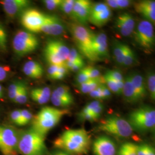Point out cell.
I'll use <instances>...</instances> for the list:
<instances>
[{
	"mask_svg": "<svg viewBox=\"0 0 155 155\" xmlns=\"http://www.w3.org/2000/svg\"><path fill=\"white\" fill-rule=\"evenodd\" d=\"M109 9L110 8L107 6L105 2H98V3L93 4L91 8L90 16L99 14L100 13L105 11Z\"/></svg>",
	"mask_w": 155,
	"mask_h": 155,
	"instance_id": "1f68e13d",
	"label": "cell"
},
{
	"mask_svg": "<svg viewBox=\"0 0 155 155\" xmlns=\"http://www.w3.org/2000/svg\"><path fill=\"white\" fill-rule=\"evenodd\" d=\"M1 2L6 14L10 17L25 11L30 5V1L27 0H4Z\"/></svg>",
	"mask_w": 155,
	"mask_h": 155,
	"instance_id": "e0dca14e",
	"label": "cell"
},
{
	"mask_svg": "<svg viewBox=\"0 0 155 155\" xmlns=\"http://www.w3.org/2000/svg\"><path fill=\"white\" fill-rule=\"evenodd\" d=\"M104 83V78L102 77L98 79H91L86 83L81 84H78V87L79 90L84 94H89L90 92L97 88L101 84Z\"/></svg>",
	"mask_w": 155,
	"mask_h": 155,
	"instance_id": "603a6c76",
	"label": "cell"
},
{
	"mask_svg": "<svg viewBox=\"0 0 155 155\" xmlns=\"http://www.w3.org/2000/svg\"><path fill=\"white\" fill-rule=\"evenodd\" d=\"M68 113V111L65 109L50 106L44 107L33 118L32 129L45 137Z\"/></svg>",
	"mask_w": 155,
	"mask_h": 155,
	"instance_id": "7a4b0ae2",
	"label": "cell"
},
{
	"mask_svg": "<svg viewBox=\"0 0 155 155\" xmlns=\"http://www.w3.org/2000/svg\"><path fill=\"white\" fill-rule=\"evenodd\" d=\"M75 79H76V82H77L78 84H81L88 82L91 79H90L87 76V75L86 74V72H84L83 68L81 70H80L79 71H78L77 75H76Z\"/></svg>",
	"mask_w": 155,
	"mask_h": 155,
	"instance_id": "ab89813d",
	"label": "cell"
},
{
	"mask_svg": "<svg viewBox=\"0 0 155 155\" xmlns=\"http://www.w3.org/2000/svg\"><path fill=\"white\" fill-rule=\"evenodd\" d=\"M39 40L33 33L25 31H18L13 39L12 45L17 55L31 54L39 46Z\"/></svg>",
	"mask_w": 155,
	"mask_h": 155,
	"instance_id": "ba28073f",
	"label": "cell"
},
{
	"mask_svg": "<svg viewBox=\"0 0 155 155\" xmlns=\"http://www.w3.org/2000/svg\"><path fill=\"white\" fill-rule=\"evenodd\" d=\"M64 25L61 19L54 15H45V22L40 32L52 36H59L64 33Z\"/></svg>",
	"mask_w": 155,
	"mask_h": 155,
	"instance_id": "9a60e30c",
	"label": "cell"
},
{
	"mask_svg": "<svg viewBox=\"0 0 155 155\" xmlns=\"http://www.w3.org/2000/svg\"><path fill=\"white\" fill-rule=\"evenodd\" d=\"M59 66L60 65H50V66L49 67L48 69V76L52 79L55 75L56 72L58 70Z\"/></svg>",
	"mask_w": 155,
	"mask_h": 155,
	"instance_id": "f907efd6",
	"label": "cell"
},
{
	"mask_svg": "<svg viewBox=\"0 0 155 155\" xmlns=\"http://www.w3.org/2000/svg\"><path fill=\"white\" fill-rule=\"evenodd\" d=\"M69 29L80 52L89 61H96L91 48L93 32L78 23L70 24Z\"/></svg>",
	"mask_w": 155,
	"mask_h": 155,
	"instance_id": "5b68a950",
	"label": "cell"
},
{
	"mask_svg": "<svg viewBox=\"0 0 155 155\" xmlns=\"http://www.w3.org/2000/svg\"><path fill=\"white\" fill-rule=\"evenodd\" d=\"M112 16V12L110 9L99 14L89 17V21L96 27H101L108 22Z\"/></svg>",
	"mask_w": 155,
	"mask_h": 155,
	"instance_id": "7402d4cb",
	"label": "cell"
},
{
	"mask_svg": "<svg viewBox=\"0 0 155 155\" xmlns=\"http://www.w3.org/2000/svg\"><path fill=\"white\" fill-rule=\"evenodd\" d=\"M35 90H36L39 93L41 94V95H43V97L50 99V97H51V90H50L49 87H45L36 88Z\"/></svg>",
	"mask_w": 155,
	"mask_h": 155,
	"instance_id": "bcb514c9",
	"label": "cell"
},
{
	"mask_svg": "<svg viewBox=\"0 0 155 155\" xmlns=\"http://www.w3.org/2000/svg\"><path fill=\"white\" fill-rule=\"evenodd\" d=\"M93 3L88 0H77L73 6L71 16L81 25H84L89 21Z\"/></svg>",
	"mask_w": 155,
	"mask_h": 155,
	"instance_id": "7c38bea8",
	"label": "cell"
},
{
	"mask_svg": "<svg viewBox=\"0 0 155 155\" xmlns=\"http://www.w3.org/2000/svg\"><path fill=\"white\" fill-rule=\"evenodd\" d=\"M53 92L60 97L74 101V98L70 92V89L67 86H61L56 88Z\"/></svg>",
	"mask_w": 155,
	"mask_h": 155,
	"instance_id": "83f0119b",
	"label": "cell"
},
{
	"mask_svg": "<svg viewBox=\"0 0 155 155\" xmlns=\"http://www.w3.org/2000/svg\"><path fill=\"white\" fill-rule=\"evenodd\" d=\"M83 70L84 72H86V74L87 75V76L91 79H98L101 78L100 71L93 67H84Z\"/></svg>",
	"mask_w": 155,
	"mask_h": 155,
	"instance_id": "8d00e7d4",
	"label": "cell"
},
{
	"mask_svg": "<svg viewBox=\"0 0 155 155\" xmlns=\"http://www.w3.org/2000/svg\"><path fill=\"white\" fill-rule=\"evenodd\" d=\"M11 120L16 125L21 126V118L20 110L13 111L11 114Z\"/></svg>",
	"mask_w": 155,
	"mask_h": 155,
	"instance_id": "b9f144b4",
	"label": "cell"
},
{
	"mask_svg": "<svg viewBox=\"0 0 155 155\" xmlns=\"http://www.w3.org/2000/svg\"><path fill=\"white\" fill-rule=\"evenodd\" d=\"M45 7L50 11H53L60 8L62 0H45L43 1Z\"/></svg>",
	"mask_w": 155,
	"mask_h": 155,
	"instance_id": "f35d334b",
	"label": "cell"
},
{
	"mask_svg": "<svg viewBox=\"0 0 155 155\" xmlns=\"http://www.w3.org/2000/svg\"><path fill=\"white\" fill-rule=\"evenodd\" d=\"M146 86L148 89L150 97L152 100L155 99V75L153 71L147 73L146 78Z\"/></svg>",
	"mask_w": 155,
	"mask_h": 155,
	"instance_id": "d4e9b609",
	"label": "cell"
},
{
	"mask_svg": "<svg viewBox=\"0 0 155 155\" xmlns=\"http://www.w3.org/2000/svg\"><path fill=\"white\" fill-rule=\"evenodd\" d=\"M2 94H3V89H2V87L0 84V98L2 97Z\"/></svg>",
	"mask_w": 155,
	"mask_h": 155,
	"instance_id": "9f6ffc18",
	"label": "cell"
},
{
	"mask_svg": "<svg viewBox=\"0 0 155 155\" xmlns=\"http://www.w3.org/2000/svg\"><path fill=\"white\" fill-rule=\"evenodd\" d=\"M79 117L84 120L89 121L91 122L97 121V120L95 118V117L91 113L84 110V109H83V110L79 113Z\"/></svg>",
	"mask_w": 155,
	"mask_h": 155,
	"instance_id": "ee69618b",
	"label": "cell"
},
{
	"mask_svg": "<svg viewBox=\"0 0 155 155\" xmlns=\"http://www.w3.org/2000/svg\"><path fill=\"white\" fill-rule=\"evenodd\" d=\"M23 72L28 77L33 79H39L43 77L44 70L43 67L38 62L30 61L25 63L23 67Z\"/></svg>",
	"mask_w": 155,
	"mask_h": 155,
	"instance_id": "ffe728a7",
	"label": "cell"
},
{
	"mask_svg": "<svg viewBox=\"0 0 155 155\" xmlns=\"http://www.w3.org/2000/svg\"><path fill=\"white\" fill-rule=\"evenodd\" d=\"M137 155H155V149L148 144L137 145Z\"/></svg>",
	"mask_w": 155,
	"mask_h": 155,
	"instance_id": "f1b7e54d",
	"label": "cell"
},
{
	"mask_svg": "<svg viewBox=\"0 0 155 155\" xmlns=\"http://www.w3.org/2000/svg\"><path fill=\"white\" fill-rule=\"evenodd\" d=\"M18 150L22 155H48L45 137L32 129L20 133Z\"/></svg>",
	"mask_w": 155,
	"mask_h": 155,
	"instance_id": "3957f363",
	"label": "cell"
},
{
	"mask_svg": "<svg viewBox=\"0 0 155 155\" xmlns=\"http://www.w3.org/2000/svg\"><path fill=\"white\" fill-rule=\"evenodd\" d=\"M103 78H104V83L105 84L106 86L108 89H109L110 91H112L113 93L118 95L122 94V91L117 87L116 81L115 80L109 77L106 74L103 77Z\"/></svg>",
	"mask_w": 155,
	"mask_h": 155,
	"instance_id": "4316f807",
	"label": "cell"
},
{
	"mask_svg": "<svg viewBox=\"0 0 155 155\" xmlns=\"http://www.w3.org/2000/svg\"><path fill=\"white\" fill-rule=\"evenodd\" d=\"M104 105L102 104H101L100 106L97 107L95 109H94L93 110L91 111V114L93 115V116L95 117V118L97 120L101 116V114L104 110Z\"/></svg>",
	"mask_w": 155,
	"mask_h": 155,
	"instance_id": "c3c4849f",
	"label": "cell"
},
{
	"mask_svg": "<svg viewBox=\"0 0 155 155\" xmlns=\"http://www.w3.org/2000/svg\"><path fill=\"white\" fill-rule=\"evenodd\" d=\"M31 97L32 99L40 105H43L47 103L50 99L45 98L39 93L35 89H33L31 92Z\"/></svg>",
	"mask_w": 155,
	"mask_h": 155,
	"instance_id": "e575fe53",
	"label": "cell"
},
{
	"mask_svg": "<svg viewBox=\"0 0 155 155\" xmlns=\"http://www.w3.org/2000/svg\"><path fill=\"white\" fill-rule=\"evenodd\" d=\"M128 45L121 43L118 41H116L113 47V55L117 63L119 64L123 65L124 58L127 52Z\"/></svg>",
	"mask_w": 155,
	"mask_h": 155,
	"instance_id": "cb8c5ba5",
	"label": "cell"
},
{
	"mask_svg": "<svg viewBox=\"0 0 155 155\" xmlns=\"http://www.w3.org/2000/svg\"><path fill=\"white\" fill-rule=\"evenodd\" d=\"M89 134L83 129L64 131L54 141V146L70 155H86L90 147Z\"/></svg>",
	"mask_w": 155,
	"mask_h": 155,
	"instance_id": "6da1fadb",
	"label": "cell"
},
{
	"mask_svg": "<svg viewBox=\"0 0 155 155\" xmlns=\"http://www.w3.org/2000/svg\"><path fill=\"white\" fill-rule=\"evenodd\" d=\"M95 155H116V146L109 137L101 136L95 139L93 144Z\"/></svg>",
	"mask_w": 155,
	"mask_h": 155,
	"instance_id": "5bb4252c",
	"label": "cell"
},
{
	"mask_svg": "<svg viewBox=\"0 0 155 155\" xmlns=\"http://www.w3.org/2000/svg\"><path fill=\"white\" fill-rule=\"evenodd\" d=\"M127 122L132 129L138 132H148L154 129L155 110L150 106H142L132 111Z\"/></svg>",
	"mask_w": 155,
	"mask_h": 155,
	"instance_id": "277c9868",
	"label": "cell"
},
{
	"mask_svg": "<svg viewBox=\"0 0 155 155\" xmlns=\"http://www.w3.org/2000/svg\"><path fill=\"white\" fill-rule=\"evenodd\" d=\"M106 74L116 81H124L122 74L117 70H109L106 72Z\"/></svg>",
	"mask_w": 155,
	"mask_h": 155,
	"instance_id": "7bdbcfd3",
	"label": "cell"
},
{
	"mask_svg": "<svg viewBox=\"0 0 155 155\" xmlns=\"http://www.w3.org/2000/svg\"><path fill=\"white\" fill-rule=\"evenodd\" d=\"M45 15L35 9H27L22 13L21 23L22 25L32 32H40V28L45 22Z\"/></svg>",
	"mask_w": 155,
	"mask_h": 155,
	"instance_id": "8fae6325",
	"label": "cell"
},
{
	"mask_svg": "<svg viewBox=\"0 0 155 155\" xmlns=\"http://www.w3.org/2000/svg\"><path fill=\"white\" fill-rule=\"evenodd\" d=\"M75 2V0H62L61 5L59 8L65 14L71 16Z\"/></svg>",
	"mask_w": 155,
	"mask_h": 155,
	"instance_id": "836d02e7",
	"label": "cell"
},
{
	"mask_svg": "<svg viewBox=\"0 0 155 155\" xmlns=\"http://www.w3.org/2000/svg\"><path fill=\"white\" fill-rule=\"evenodd\" d=\"M98 129L119 137H129L133 133V129L127 120L117 116H110L102 120Z\"/></svg>",
	"mask_w": 155,
	"mask_h": 155,
	"instance_id": "8992f818",
	"label": "cell"
},
{
	"mask_svg": "<svg viewBox=\"0 0 155 155\" xmlns=\"http://www.w3.org/2000/svg\"><path fill=\"white\" fill-rule=\"evenodd\" d=\"M115 27L120 33L125 37L131 35L135 28V20L128 13L120 15L116 20Z\"/></svg>",
	"mask_w": 155,
	"mask_h": 155,
	"instance_id": "2e32d148",
	"label": "cell"
},
{
	"mask_svg": "<svg viewBox=\"0 0 155 155\" xmlns=\"http://www.w3.org/2000/svg\"><path fill=\"white\" fill-rule=\"evenodd\" d=\"M134 39L146 52H152L155 45V32L153 24L145 20L141 21L134 32Z\"/></svg>",
	"mask_w": 155,
	"mask_h": 155,
	"instance_id": "30bf717a",
	"label": "cell"
},
{
	"mask_svg": "<svg viewBox=\"0 0 155 155\" xmlns=\"http://www.w3.org/2000/svg\"><path fill=\"white\" fill-rule=\"evenodd\" d=\"M24 85V83L20 81L15 82L11 84L8 89V93L9 98L12 101L14 100Z\"/></svg>",
	"mask_w": 155,
	"mask_h": 155,
	"instance_id": "484cf974",
	"label": "cell"
},
{
	"mask_svg": "<svg viewBox=\"0 0 155 155\" xmlns=\"http://www.w3.org/2000/svg\"><path fill=\"white\" fill-rule=\"evenodd\" d=\"M57 155H70L68 153H67L65 152H63L62 150H56L55 151Z\"/></svg>",
	"mask_w": 155,
	"mask_h": 155,
	"instance_id": "11a10c76",
	"label": "cell"
},
{
	"mask_svg": "<svg viewBox=\"0 0 155 155\" xmlns=\"http://www.w3.org/2000/svg\"><path fill=\"white\" fill-rule=\"evenodd\" d=\"M70 50L62 41L50 40L45 47V58L50 65L64 64L69 55Z\"/></svg>",
	"mask_w": 155,
	"mask_h": 155,
	"instance_id": "52a82bcc",
	"label": "cell"
},
{
	"mask_svg": "<svg viewBox=\"0 0 155 155\" xmlns=\"http://www.w3.org/2000/svg\"><path fill=\"white\" fill-rule=\"evenodd\" d=\"M101 104L102 103L100 102V101H94L90 102L89 104H87L83 109L91 113V111L93 110L94 109H95L97 107L100 106Z\"/></svg>",
	"mask_w": 155,
	"mask_h": 155,
	"instance_id": "7dc6e473",
	"label": "cell"
},
{
	"mask_svg": "<svg viewBox=\"0 0 155 155\" xmlns=\"http://www.w3.org/2000/svg\"><path fill=\"white\" fill-rule=\"evenodd\" d=\"M102 84H101L97 88H96L93 91L90 92L89 94L90 96L93 98H95V99L103 100L102 94Z\"/></svg>",
	"mask_w": 155,
	"mask_h": 155,
	"instance_id": "f6af8a7d",
	"label": "cell"
},
{
	"mask_svg": "<svg viewBox=\"0 0 155 155\" xmlns=\"http://www.w3.org/2000/svg\"><path fill=\"white\" fill-rule=\"evenodd\" d=\"M28 100V90L26 85L25 84L22 89L20 90L19 93L17 95L13 102L19 104H24L27 102Z\"/></svg>",
	"mask_w": 155,
	"mask_h": 155,
	"instance_id": "4dcf8cb0",
	"label": "cell"
},
{
	"mask_svg": "<svg viewBox=\"0 0 155 155\" xmlns=\"http://www.w3.org/2000/svg\"><path fill=\"white\" fill-rule=\"evenodd\" d=\"M136 11L144 17L145 20L155 24V1L145 0L136 2L134 5Z\"/></svg>",
	"mask_w": 155,
	"mask_h": 155,
	"instance_id": "ac0fdd59",
	"label": "cell"
},
{
	"mask_svg": "<svg viewBox=\"0 0 155 155\" xmlns=\"http://www.w3.org/2000/svg\"><path fill=\"white\" fill-rule=\"evenodd\" d=\"M91 48L96 61L108 57L107 38L105 33H93Z\"/></svg>",
	"mask_w": 155,
	"mask_h": 155,
	"instance_id": "4fadbf2b",
	"label": "cell"
},
{
	"mask_svg": "<svg viewBox=\"0 0 155 155\" xmlns=\"http://www.w3.org/2000/svg\"><path fill=\"white\" fill-rule=\"evenodd\" d=\"M122 94H123L125 101L130 104H134L139 102L133 87V84L132 83L130 75H127L125 79H124Z\"/></svg>",
	"mask_w": 155,
	"mask_h": 155,
	"instance_id": "44dd1931",
	"label": "cell"
},
{
	"mask_svg": "<svg viewBox=\"0 0 155 155\" xmlns=\"http://www.w3.org/2000/svg\"><path fill=\"white\" fill-rule=\"evenodd\" d=\"M21 118V126L28 124L33 119V116L31 112L27 110H20Z\"/></svg>",
	"mask_w": 155,
	"mask_h": 155,
	"instance_id": "74e56055",
	"label": "cell"
},
{
	"mask_svg": "<svg viewBox=\"0 0 155 155\" xmlns=\"http://www.w3.org/2000/svg\"><path fill=\"white\" fill-rule=\"evenodd\" d=\"M116 1L119 9L127 8L131 4V1L129 0H116Z\"/></svg>",
	"mask_w": 155,
	"mask_h": 155,
	"instance_id": "681fc988",
	"label": "cell"
},
{
	"mask_svg": "<svg viewBox=\"0 0 155 155\" xmlns=\"http://www.w3.org/2000/svg\"><path fill=\"white\" fill-rule=\"evenodd\" d=\"M66 61L72 63H82L84 62L81 54L75 48L70 50L69 55Z\"/></svg>",
	"mask_w": 155,
	"mask_h": 155,
	"instance_id": "d6a6232c",
	"label": "cell"
},
{
	"mask_svg": "<svg viewBox=\"0 0 155 155\" xmlns=\"http://www.w3.org/2000/svg\"><path fill=\"white\" fill-rule=\"evenodd\" d=\"M105 3L110 9L112 8L114 9H119L116 0H107Z\"/></svg>",
	"mask_w": 155,
	"mask_h": 155,
	"instance_id": "db71d44e",
	"label": "cell"
},
{
	"mask_svg": "<svg viewBox=\"0 0 155 155\" xmlns=\"http://www.w3.org/2000/svg\"><path fill=\"white\" fill-rule=\"evenodd\" d=\"M138 101L143 99L147 94V86L144 77L138 73L130 74Z\"/></svg>",
	"mask_w": 155,
	"mask_h": 155,
	"instance_id": "d6986e66",
	"label": "cell"
},
{
	"mask_svg": "<svg viewBox=\"0 0 155 155\" xmlns=\"http://www.w3.org/2000/svg\"><path fill=\"white\" fill-rule=\"evenodd\" d=\"M136 56L135 53L129 46L124 58L123 65L125 66H131L136 62Z\"/></svg>",
	"mask_w": 155,
	"mask_h": 155,
	"instance_id": "f546056e",
	"label": "cell"
},
{
	"mask_svg": "<svg viewBox=\"0 0 155 155\" xmlns=\"http://www.w3.org/2000/svg\"><path fill=\"white\" fill-rule=\"evenodd\" d=\"M8 70L6 67L0 66V81H4L7 77Z\"/></svg>",
	"mask_w": 155,
	"mask_h": 155,
	"instance_id": "f5cc1de1",
	"label": "cell"
},
{
	"mask_svg": "<svg viewBox=\"0 0 155 155\" xmlns=\"http://www.w3.org/2000/svg\"><path fill=\"white\" fill-rule=\"evenodd\" d=\"M19 137L20 133L14 127L0 125V151L3 155H16Z\"/></svg>",
	"mask_w": 155,
	"mask_h": 155,
	"instance_id": "9c48e42d",
	"label": "cell"
},
{
	"mask_svg": "<svg viewBox=\"0 0 155 155\" xmlns=\"http://www.w3.org/2000/svg\"><path fill=\"white\" fill-rule=\"evenodd\" d=\"M126 155H137V145L132 143H124Z\"/></svg>",
	"mask_w": 155,
	"mask_h": 155,
	"instance_id": "60d3db41",
	"label": "cell"
},
{
	"mask_svg": "<svg viewBox=\"0 0 155 155\" xmlns=\"http://www.w3.org/2000/svg\"><path fill=\"white\" fill-rule=\"evenodd\" d=\"M102 94L103 100L107 99L111 97V91L109 90V89L107 87L105 83L102 84Z\"/></svg>",
	"mask_w": 155,
	"mask_h": 155,
	"instance_id": "816d5d0a",
	"label": "cell"
},
{
	"mask_svg": "<svg viewBox=\"0 0 155 155\" xmlns=\"http://www.w3.org/2000/svg\"><path fill=\"white\" fill-rule=\"evenodd\" d=\"M7 48V33L4 27L0 24V49L6 51Z\"/></svg>",
	"mask_w": 155,
	"mask_h": 155,
	"instance_id": "d590c367",
	"label": "cell"
}]
</instances>
